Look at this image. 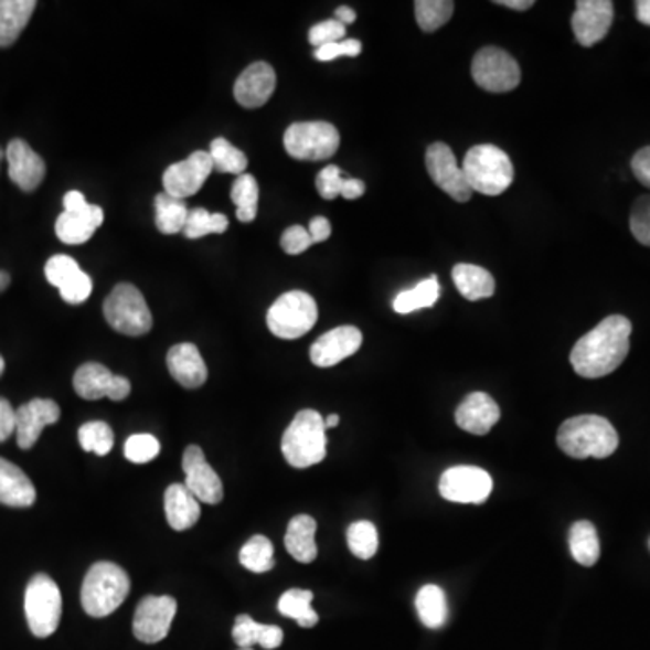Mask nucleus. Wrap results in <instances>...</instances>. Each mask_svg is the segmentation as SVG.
I'll return each instance as SVG.
<instances>
[{
    "instance_id": "nucleus-1",
    "label": "nucleus",
    "mask_w": 650,
    "mask_h": 650,
    "mask_svg": "<svg viewBox=\"0 0 650 650\" xmlns=\"http://www.w3.org/2000/svg\"><path fill=\"white\" fill-rule=\"evenodd\" d=\"M631 333L629 318L612 315L601 320L575 343L569 356L575 373L589 380L615 373L629 354Z\"/></svg>"
},
{
    "instance_id": "nucleus-2",
    "label": "nucleus",
    "mask_w": 650,
    "mask_h": 650,
    "mask_svg": "<svg viewBox=\"0 0 650 650\" xmlns=\"http://www.w3.org/2000/svg\"><path fill=\"white\" fill-rule=\"evenodd\" d=\"M562 452L573 459H606L616 452L620 437L606 417L586 414L562 423L556 434Z\"/></svg>"
},
{
    "instance_id": "nucleus-3",
    "label": "nucleus",
    "mask_w": 650,
    "mask_h": 650,
    "mask_svg": "<svg viewBox=\"0 0 650 650\" xmlns=\"http://www.w3.org/2000/svg\"><path fill=\"white\" fill-rule=\"evenodd\" d=\"M462 174L472 192L482 195H501L513 183L512 159L496 145H477L462 159Z\"/></svg>"
},
{
    "instance_id": "nucleus-4",
    "label": "nucleus",
    "mask_w": 650,
    "mask_h": 650,
    "mask_svg": "<svg viewBox=\"0 0 650 650\" xmlns=\"http://www.w3.org/2000/svg\"><path fill=\"white\" fill-rule=\"evenodd\" d=\"M130 578L115 562H96L82 584V607L93 618L113 615L129 596Z\"/></svg>"
},
{
    "instance_id": "nucleus-5",
    "label": "nucleus",
    "mask_w": 650,
    "mask_h": 650,
    "mask_svg": "<svg viewBox=\"0 0 650 650\" xmlns=\"http://www.w3.org/2000/svg\"><path fill=\"white\" fill-rule=\"evenodd\" d=\"M326 423L317 411H300L283 436V454L294 468L315 467L328 454Z\"/></svg>"
},
{
    "instance_id": "nucleus-6",
    "label": "nucleus",
    "mask_w": 650,
    "mask_h": 650,
    "mask_svg": "<svg viewBox=\"0 0 650 650\" xmlns=\"http://www.w3.org/2000/svg\"><path fill=\"white\" fill-rule=\"evenodd\" d=\"M105 320L110 328L127 337H143L152 329V313L136 286L121 283L104 302Z\"/></svg>"
},
{
    "instance_id": "nucleus-7",
    "label": "nucleus",
    "mask_w": 650,
    "mask_h": 650,
    "mask_svg": "<svg viewBox=\"0 0 650 650\" xmlns=\"http://www.w3.org/2000/svg\"><path fill=\"white\" fill-rule=\"evenodd\" d=\"M25 618L36 638L55 635L62 618V595L51 576L39 573L25 587Z\"/></svg>"
},
{
    "instance_id": "nucleus-8",
    "label": "nucleus",
    "mask_w": 650,
    "mask_h": 650,
    "mask_svg": "<svg viewBox=\"0 0 650 650\" xmlns=\"http://www.w3.org/2000/svg\"><path fill=\"white\" fill-rule=\"evenodd\" d=\"M317 320V302L311 295L303 291H289L278 297L266 317L269 331L283 340H297L308 334Z\"/></svg>"
},
{
    "instance_id": "nucleus-9",
    "label": "nucleus",
    "mask_w": 650,
    "mask_h": 650,
    "mask_svg": "<svg viewBox=\"0 0 650 650\" xmlns=\"http://www.w3.org/2000/svg\"><path fill=\"white\" fill-rule=\"evenodd\" d=\"M284 147L291 158L300 161H323L337 154L340 135L328 121H300L289 125Z\"/></svg>"
},
{
    "instance_id": "nucleus-10",
    "label": "nucleus",
    "mask_w": 650,
    "mask_h": 650,
    "mask_svg": "<svg viewBox=\"0 0 650 650\" xmlns=\"http://www.w3.org/2000/svg\"><path fill=\"white\" fill-rule=\"evenodd\" d=\"M64 214L56 219V237L64 244L78 246L89 241L104 224V210L85 201L82 192H67L64 198Z\"/></svg>"
},
{
    "instance_id": "nucleus-11",
    "label": "nucleus",
    "mask_w": 650,
    "mask_h": 650,
    "mask_svg": "<svg viewBox=\"0 0 650 650\" xmlns=\"http://www.w3.org/2000/svg\"><path fill=\"white\" fill-rule=\"evenodd\" d=\"M472 76L473 82L488 93H510L521 84V65L507 51L482 47L473 56Z\"/></svg>"
},
{
    "instance_id": "nucleus-12",
    "label": "nucleus",
    "mask_w": 650,
    "mask_h": 650,
    "mask_svg": "<svg viewBox=\"0 0 650 650\" xmlns=\"http://www.w3.org/2000/svg\"><path fill=\"white\" fill-rule=\"evenodd\" d=\"M492 476L477 467L448 468L439 479L443 499L459 504H482L492 493Z\"/></svg>"
},
{
    "instance_id": "nucleus-13",
    "label": "nucleus",
    "mask_w": 650,
    "mask_h": 650,
    "mask_svg": "<svg viewBox=\"0 0 650 650\" xmlns=\"http://www.w3.org/2000/svg\"><path fill=\"white\" fill-rule=\"evenodd\" d=\"M178 612V601L172 596H145L136 607L132 631L143 643H159L169 636Z\"/></svg>"
},
{
    "instance_id": "nucleus-14",
    "label": "nucleus",
    "mask_w": 650,
    "mask_h": 650,
    "mask_svg": "<svg viewBox=\"0 0 650 650\" xmlns=\"http://www.w3.org/2000/svg\"><path fill=\"white\" fill-rule=\"evenodd\" d=\"M425 164H427L428 175L445 194L450 195L457 203L470 201L473 192L468 187L462 169L448 145H430L425 156Z\"/></svg>"
},
{
    "instance_id": "nucleus-15",
    "label": "nucleus",
    "mask_w": 650,
    "mask_h": 650,
    "mask_svg": "<svg viewBox=\"0 0 650 650\" xmlns=\"http://www.w3.org/2000/svg\"><path fill=\"white\" fill-rule=\"evenodd\" d=\"M214 172V163L206 150H195L190 158L170 164L164 170L163 187L164 194L175 199H187L198 194L203 189L209 175Z\"/></svg>"
},
{
    "instance_id": "nucleus-16",
    "label": "nucleus",
    "mask_w": 650,
    "mask_h": 650,
    "mask_svg": "<svg viewBox=\"0 0 650 650\" xmlns=\"http://www.w3.org/2000/svg\"><path fill=\"white\" fill-rule=\"evenodd\" d=\"M76 394L84 399L95 402L99 397H109L113 402H124L130 394V382L127 377L116 376L102 363H84L76 371L75 380Z\"/></svg>"
},
{
    "instance_id": "nucleus-17",
    "label": "nucleus",
    "mask_w": 650,
    "mask_h": 650,
    "mask_svg": "<svg viewBox=\"0 0 650 650\" xmlns=\"http://www.w3.org/2000/svg\"><path fill=\"white\" fill-rule=\"evenodd\" d=\"M184 487L194 493L199 502L219 504L223 501L224 490L221 477L210 467L203 448L198 445L187 448L183 454Z\"/></svg>"
},
{
    "instance_id": "nucleus-18",
    "label": "nucleus",
    "mask_w": 650,
    "mask_h": 650,
    "mask_svg": "<svg viewBox=\"0 0 650 650\" xmlns=\"http://www.w3.org/2000/svg\"><path fill=\"white\" fill-rule=\"evenodd\" d=\"M615 19L611 0H580L576 2L572 25L578 44L592 47L606 39Z\"/></svg>"
},
{
    "instance_id": "nucleus-19",
    "label": "nucleus",
    "mask_w": 650,
    "mask_h": 650,
    "mask_svg": "<svg viewBox=\"0 0 650 650\" xmlns=\"http://www.w3.org/2000/svg\"><path fill=\"white\" fill-rule=\"evenodd\" d=\"M45 278L51 286L60 289L65 302L78 306L93 294V280L79 269L78 263L70 255H55L45 264Z\"/></svg>"
},
{
    "instance_id": "nucleus-20",
    "label": "nucleus",
    "mask_w": 650,
    "mask_h": 650,
    "mask_svg": "<svg viewBox=\"0 0 650 650\" xmlns=\"http://www.w3.org/2000/svg\"><path fill=\"white\" fill-rule=\"evenodd\" d=\"M363 334L354 326H340L318 338L311 345L309 356L317 367H334L345 358L353 356L362 348Z\"/></svg>"
},
{
    "instance_id": "nucleus-21",
    "label": "nucleus",
    "mask_w": 650,
    "mask_h": 650,
    "mask_svg": "<svg viewBox=\"0 0 650 650\" xmlns=\"http://www.w3.org/2000/svg\"><path fill=\"white\" fill-rule=\"evenodd\" d=\"M277 87V75L271 65L266 62H255L238 75L234 85V96L238 105L246 109H258L275 93Z\"/></svg>"
},
{
    "instance_id": "nucleus-22",
    "label": "nucleus",
    "mask_w": 650,
    "mask_h": 650,
    "mask_svg": "<svg viewBox=\"0 0 650 650\" xmlns=\"http://www.w3.org/2000/svg\"><path fill=\"white\" fill-rule=\"evenodd\" d=\"M60 419V407L53 399H31L17 408V443L22 450H30L47 425Z\"/></svg>"
},
{
    "instance_id": "nucleus-23",
    "label": "nucleus",
    "mask_w": 650,
    "mask_h": 650,
    "mask_svg": "<svg viewBox=\"0 0 650 650\" xmlns=\"http://www.w3.org/2000/svg\"><path fill=\"white\" fill-rule=\"evenodd\" d=\"M8 159V174L11 181L24 192H33L44 181V159L31 149L30 145L22 139H13L6 149Z\"/></svg>"
},
{
    "instance_id": "nucleus-24",
    "label": "nucleus",
    "mask_w": 650,
    "mask_h": 650,
    "mask_svg": "<svg viewBox=\"0 0 650 650\" xmlns=\"http://www.w3.org/2000/svg\"><path fill=\"white\" fill-rule=\"evenodd\" d=\"M499 419L501 408L484 393L468 394L456 411L457 427L476 436L490 433Z\"/></svg>"
},
{
    "instance_id": "nucleus-25",
    "label": "nucleus",
    "mask_w": 650,
    "mask_h": 650,
    "mask_svg": "<svg viewBox=\"0 0 650 650\" xmlns=\"http://www.w3.org/2000/svg\"><path fill=\"white\" fill-rule=\"evenodd\" d=\"M167 365L181 387L199 388L209 380V369L194 343H178L170 349Z\"/></svg>"
},
{
    "instance_id": "nucleus-26",
    "label": "nucleus",
    "mask_w": 650,
    "mask_h": 650,
    "mask_svg": "<svg viewBox=\"0 0 650 650\" xmlns=\"http://www.w3.org/2000/svg\"><path fill=\"white\" fill-rule=\"evenodd\" d=\"M164 515L170 528L175 532H184L195 526L201 516V502L195 499L184 484H170L164 492Z\"/></svg>"
},
{
    "instance_id": "nucleus-27",
    "label": "nucleus",
    "mask_w": 650,
    "mask_h": 650,
    "mask_svg": "<svg viewBox=\"0 0 650 650\" xmlns=\"http://www.w3.org/2000/svg\"><path fill=\"white\" fill-rule=\"evenodd\" d=\"M36 490L30 477L13 462L0 457V504L11 508L33 507Z\"/></svg>"
},
{
    "instance_id": "nucleus-28",
    "label": "nucleus",
    "mask_w": 650,
    "mask_h": 650,
    "mask_svg": "<svg viewBox=\"0 0 650 650\" xmlns=\"http://www.w3.org/2000/svg\"><path fill=\"white\" fill-rule=\"evenodd\" d=\"M232 636H234V641L241 649H252L254 646H260L263 649L274 650L283 646L284 640V632L280 627L258 624L248 615L237 616Z\"/></svg>"
},
{
    "instance_id": "nucleus-29",
    "label": "nucleus",
    "mask_w": 650,
    "mask_h": 650,
    "mask_svg": "<svg viewBox=\"0 0 650 650\" xmlns=\"http://www.w3.org/2000/svg\"><path fill=\"white\" fill-rule=\"evenodd\" d=\"M317 521L313 516L297 515L288 524V532L284 536V544L289 555L302 564H311L317 558L318 547L315 542Z\"/></svg>"
},
{
    "instance_id": "nucleus-30",
    "label": "nucleus",
    "mask_w": 650,
    "mask_h": 650,
    "mask_svg": "<svg viewBox=\"0 0 650 650\" xmlns=\"http://www.w3.org/2000/svg\"><path fill=\"white\" fill-rule=\"evenodd\" d=\"M452 278L457 291L472 302L496 294V278L476 264H457L452 269Z\"/></svg>"
},
{
    "instance_id": "nucleus-31",
    "label": "nucleus",
    "mask_w": 650,
    "mask_h": 650,
    "mask_svg": "<svg viewBox=\"0 0 650 650\" xmlns=\"http://www.w3.org/2000/svg\"><path fill=\"white\" fill-rule=\"evenodd\" d=\"M35 8V0H0V47L15 44Z\"/></svg>"
},
{
    "instance_id": "nucleus-32",
    "label": "nucleus",
    "mask_w": 650,
    "mask_h": 650,
    "mask_svg": "<svg viewBox=\"0 0 650 650\" xmlns=\"http://www.w3.org/2000/svg\"><path fill=\"white\" fill-rule=\"evenodd\" d=\"M416 609L423 626L428 629H439L447 624V595L441 587L433 586V584L422 587L416 596Z\"/></svg>"
},
{
    "instance_id": "nucleus-33",
    "label": "nucleus",
    "mask_w": 650,
    "mask_h": 650,
    "mask_svg": "<svg viewBox=\"0 0 650 650\" xmlns=\"http://www.w3.org/2000/svg\"><path fill=\"white\" fill-rule=\"evenodd\" d=\"M569 550L580 566H595L600 558V541L592 522L578 521L573 524L569 532Z\"/></svg>"
},
{
    "instance_id": "nucleus-34",
    "label": "nucleus",
    "mask_w": 650,
    "mask_h": 650,
    "mask_svg": "<svg viewBox=\"0 0 650 650\" xmlns=\"http://www.w3.org/2000/svg\"><path fill=\"white\" fill-rule=\"evenodd\" d=\"M190 210L183 199H175L169 194L156 195V226L164 235L183 232L189 221Z\"/></svg>"
},
{
    "instance_id": "nucleus-35",
    "label": "nucleus",
    "mask_w": 650,
    "mask_h": 650,
    "mask_svg": "<svg viewBox=\"0 0 650 650\" xmlns=\"http://www.w3.org/2000/svg\"><path fill=\"white\" fill-rule=\"evenodd\" d=\"M313 593L308 589H289L278 600V612L297 621L303 629H311L317 626L318 615L311 607Z\"/></svg>"
},
{
    "instance_id": "nucleus-36",
    "label": "nucleus",
    "mask_w": 650,
    "mask_h": 650,
    "mask_svg": "<svg viewBox=\"0 0 650 650\" xmlns=\"http://www.w3.org/2000/svg\"><path fill=\"white\" fill-rule=\"evenodd\" d=\"M439 283L436 275L425 278L413 289L402 291L394 298V311L399 315L414 313L417 309L433 308L439 300Z\"/></svg>"
},
{
    "instance_id": "nucleus-37",
    "label": "nucleus",
    "mask_w": 650,
    "mask_h": 650,
    "mask_svg": "<svg viewBox=\"0 0 650 650\" xmlns=\"http://www.w3.org/2000/svg\"><path fill=\"white\" fill-rule=\"evenodd\" d=\"M274 544L268 536L255 535L244 544L243 550L238 553V561L248 572L268 573L275 566Z\"/></svg>"
},
{
    "instance_id": "nucleus-38",
    "label": "nucleus",
    "mask_w": 650,
    "mask_h": 650,
    "mask_svg": "<svg viewBox=\"0 0 650 650\" xmlns=\"http://www.w3.org/2000/svg\"><path fill=\"white\" fill-rule=\"evenodd\" d=\"M209 154L214 163V170L221 174H235L237 178L246 174L248 158L243 150H238L237 147L230 143L228 139L215 138L210 145Z\"/></svg>"
},
{
    "instance_id": "nucleus-39",
    "label": "nucleus",
    "mask_w": 650,
    "mask_h": 650,
    "mask_svg": "<svg viewBox=\"0 0 650 650\" xmlns=\"http://www.w3.org/2000/svg\"><path fill=\"white\" fill-rule=\"evenodd\" d=\"M232 201L237 206V219L241 223H252L257 217L258 184L254 175L243 174L235 179Z\"/></svg>"
},
{
    "instance_id": "nucleus-40",
    "label": "nucleus",
    "mask_w": 650,
    "mask_h": 650,
    "mask_svg": "<svg viewBox=\"0 0 650 650\" xmlns=\"http://www.w3.org/2000/svg\"><path fill=\"white\" fill-rule=\"evenodd\" d=\"M417 25L427 33L439 30L454 15L452 0H417L414 4Z\"/></svg>"
},
{
    "instance_id": "nucleus-41",
    "label": "nucleus",
    "mask_w": 650,
    "mask_h": 650,
    "mask_svg": "<svg viewBox=\"0 0 650 650\" xmlns=\"http://www.w3.org/2000/svg\"><path fill=\"white\" fill-rule=\"evenodd\" d=\"M78 441L85 452L107 456L115 447V433L107 423L89 422L79 427Z\"/></svg>"
},
{
    "instance_id": "nucleus-42",
    "label": "nucleus",
    "mask_w": 650,
    "mask_h": 650,
    "mask_svg": "<svg viewBox=\"0 0 650 650\" xmlns=\"http://www.w3.org/2000/svg\"><path fill=\"white\" fill-rule=\"evenodd\" d=\"M348 544L349 550L356 558H362V561L373 558L380 547L376 526L369 521L353 522L348 530Z\"/></svg>"
},
{
    "instance_id": "nucleus-43",
    "label": "nucleus",
    "mask_w": 650,
    "mask_h": 650,
    "mask_svg": "<svg viewBox=\"0 0 650 650\" xmlns=\"http://www.w3.org/2000/svg\"><path fill=\"white\" fill-rule=\"evenodd\" d=\"M228 230V217L223 214H210L209 210H190L189 221L183 234L189 238H201L210 234H224Z\"/></svg>"
},
{
    "instance_id": "nucleus-44",
    "label": "nucleus",
    "mask_w": 650,
    "mask_h": 650,
    "mask_svg": "<svg viewBox=\"0 0 650 650\" xmlns=\"http://www.w3.org/2000/svg\"><path fill=\"white\" fill-rule=\"evenodd\" d=\"M159 452H161V445L150 434H135L125 443V457L136 465L152 461Z\"/></svg>"
},
{
    "instance_id": "nucleus-45",
    "label": "nucleus",
    "mask_w": 650,
    "mask_h": 650,
    "mask_svg": "<svg viewBox=\"0 0 650 650\" xmlns=\"http://www.w3.org/2000/svg\"><path fill=\"white\" fill-rule=\"evenodd\" d=\"M631 232L638 243L650 246V195L638 199L632 206Z\"/></svg>"
},
{
    "instance_id": "nucleus-46",
    "label": "nucleus",
    "mask_w": 650,
    "mask_h": 650,
    "mask_svg": "<svg viewBox=\"0 0 650 650\" xmlns=\"http://www.w3.org/2000/svg\"><path fill=\"white\" fill-rule=\"evenodd\" d=\"M343 39H345V25L337 19L323 20L309 30V44L315 45L317 50Z\"/></svg>"
},
{
    "instance_id": "nucleus-47",
    "label": "nucleus",
    "mask_w": 650,
    "mask_h": 650,
    "mask_svg": "<svg viewBox=\"0 0 650 650\" xmlns=\"http://www.w3.org/2000/svg\"><path fill=\"white\" fill-rule=\"evenodd\" d=\"M343 183H345V178H343L340 167L329 164L317 175L318 194L328 201L337 199L338 195H342Z\"/></svg>"
},
{
    "instance_id": "nucleus-48",
    "label": "nucleus",
    "mask_w": 650,
    "mask_h": 650,
    "mask_svg": "<svg viewBox=\"0 0 650 650\" xmlns=\"http://www.w3.org/2000/svg\"><path fill=\"white\" fill-rule=\"evenodd\" d=\"M362 53V42L354 39H343L340 42H333V44L322 45L315 51V58L320 62H331V60L340 58V56H354Z\"/></svg>"
},
{
    "instance_id": "nucleus-49",
    "label": "nucleus",
    "mask_w": 650,
    "mask_h": 650,
    "mask_svg": "<svg viewBox=\"0 0 650 650\" xmlns=\"http://www.w3.org/2000/svg\"><path fill=\"white\" fill-rule=\"evenodd\" d=\"M313 244V238L309 235L308 228H303L300 224L289 226V228L284 232L283 238H280V246H283L284 252L288 255L303 254V252L311 248Z\"/></svg>"
},
{
    "instance_id": "nucleus-50",
    "label": "nucleus",
    "mask_w": 650,
    "mask_h": 650,
    "mask_svg": "<svg viewBox=\"0 0 650 650\" xmlns=\"http://www.w3.org/2000/svg\"><path fill=\"white\" fill-rule=\"evenodd\" d=\"M17 430V411L4 397H0V443L10 439Z\"/></svg>"
},
{
    "instance_id": "nucleus-51",
    "label": "nucleus",
    "mask_w": 650,
    "mask_h": 650,
    "mask_svg": "<svg viewBox=\"0 0 650 650\" xmlns=\"http://www.w3.org/2000/svg\"><path fill=\"white\" fill-rule=\"evenodd\" d=\"M632 172L643 187L650 189V147L638 150L632 158Z\"/></svg>"
},
{
    "instance_id": "nucleus-52",
    "label": "nucleus",
    "mask_w": 650,
    "mask_h": 650,
    "mask_svg": "<svg viewBox=\"0 0 650 650\" xmlns=\"http://www.w3.org/2000/svg\"><path fill=\"white\" fill-rule=\"evenodd\" d=\"M309 235L313 238V243H323V241H328L331 237V223H329L328 219L322 217V215H318V217L311 219V223H309L308 228Z\"/></svg>"
},
{
    "instance_id": "nucleus-53",
    "label": "nucleus",
    "mask_w": 650,
    "mask_h": 650,
    "mask_svg": "<svg viewBox=\"0 0 650 650\" xmlns=\"http://www.w3.org/2000/svg\"><path fill=\"white\" fill-rule=\"evenodd\" d=\"M363 194H365V184H363V181H360V179H345L342 198L354 201V199L362 198Z\"/></svg>"
},
{
    "instance_id": "nucleus-54",
    "label": "nucleus",
    "mask_w": 650,
    "mask_h": 650,
    "mask_svg": "<svg viewBox=\"0 0 650 650\" xmlns=\"http://www.w3.org/2000/svg\"><path fill=\"white\" fill-rule=\"evenodd\" d=\"M636 17L641 24L650 25V0H638L636 2Z\"/></svg>"
},
{
    "instance_id": "nucleus-55",
    "label": "nucleus",
    "mask_w": 650,
    "mask_h": 650,
    "mask_svg": "<svg viewBox=\"0 0 650 650\" xmlns=\"http://www.w3.org/2000/svg\"><path fill=\"white\" fill-rule=\"evenodd\" d=\"M338 22H342L343 25L345 24H353L354 20H356V11L353 8H348V6H342V8H338L337 13Z\"/></svg>"
},
{
    "instance_id": "nucleus-56",
    "label": "nucleus",
    "mask_w": 650,
    "mask_h": 650,
    "mask_svg": "<svg viewBox=\"0 0 650 650\" xmlns=\"http://www.w3.org/2000/svg\"><path fill=\"white\" fill-rule=\"evenodd\" d=\"M497 4L510 8V10L526 11L533 6V0H499Z\"/></svg>"
},
{
    "instance_id": "nucleus-57",
    "label": "nucleus",
    "mask_w": 650,
    "mask_h": 650,
    "mask_svg": "<svg viewBox=\"0 0 650 650\" xmlns=\"http://www.w3.org/2000/svg\"><path fill=\"white\" fill-rule=\"evenodd\" d=\"M10 275L6 274V271H0V294H2V291H4L8 286H10Z\"/></svg>"
},
{
    "instance_id": "nucleus-58",
    "label": "nucleus",
    "mask_w": 650,
    "mask_h": 650,
    "mask_svg": "<svg viewBox=\"0 0 650 650\" xmlns=\"http://www.w3.org/2000/svg\"><path fill=\"white\" fill-rule=\"evenodd\" d=\"M323 423H326V428H334L340 423V416L338 414H331L328 419H323Z\"/></svg>"
},
{
    "instance_id": "nucleus-59",
    "label": "nucleus",
    "mask_w": 650,
    "mask_h": 650,
    "mask_svg": "<svg viewBox=\"0 0 650 650\" xmlns=\"http://www.w3.org/2000/svg\"><path fill=\"white\" fill-rule=\"evenodd\" d=\"M4 367H6L4 358L0 356V376H2V373H4Z\"/></svg>"
},
{
    "instance_id": "nucleus-60",
    "label": "nucleus",
    "mask_w": 650,
    "mask_h": 650,
    "mask_svg": "<svg viewBox=\"0 0 650 650\" xmlns=\"http://www.w3.org/2000/svg\"><path fill=\"white\" fill-rule=\"evenodd\" d=\"M2 158H4V152H2V149H0V161H2Z\"/></svg>"
}]
</instances>
